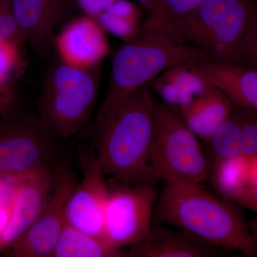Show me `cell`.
<instances>
[{"label": "cell", "mask_w": 257, "mask_h": 257, "mask_svg": "<svg viewBox=\"0 0 257 257\" xmlns=\"http://www.w3.org/2000/svg\"><path fill=\"white\" fill-rule=\"evenodd\" d=\"M248 170L249 157L240 155L216 162L209 177L222 197L234 202L240 193L249 186Z\"/></svg>", "instance_id": "cell-19"}, {"label": "cell", "mask_w": 257, "mask_h": 257, "mask_svg": "<svg viewBox=\"0 0 257 257\" xmlns=\"http://www.w3.org/2000/svg\"><path fill=\"white\" fill-rule=\"evenodd\" d=\"M107 34L118 37L124 43L133 41L141 30L140 18H130L104 11L96 18Z\"/></svg>", "instance_id": "cell-21"}, {"label": "cell", "mask_w": 257, "mask_h": 257, "mask_svg": "<svg viewBox=\"0 0 257 257\" xmlns=\"http://www.w3.org/2000/svg\"><path fill=\"white\" fill-rule=\"evenodd\" d=\"M240 64L257 69V13L245 40Z\"/></svg>", "instance_id": "cell-27"}, {"label": "cell", "mask_w": 257, "mask_h": 257, "mask_svg": "<svg viewBox=\"0 0 257 257\" xmlns=\"http://www.w3.org/2000/svg\"><path fill=\"white\" fill-rule=\"evenodd\" d=\"M116 1H117V0H101L104 7H105L106 10Z\"/></svg>", "instance_id": "cell-34"}, {"label": "cell", "mask_w": 257, "mask_h": 257, "mask_svg": "<svg viewBox=\"0 0 257 257\" xmlns=\"http://www.w3.org/2000/svg\"><path fill=\"white\" fill-rule=\"evenodd\" d=\"M195 66L204 79L222 91L234 105L257 111V69L209 60L196 62Z\"/></svg>", "instance_id": "cell-15"}, {"label": "cell", "mask_w": 257, "mask_h": 257, "mask_svg": "<svg viewBox=\"0 0 257 257\" xmlns=\"http://www.w3.org/2000/svg\"><path fill=\"white\" fill-rule=\"evenodd\" d=\"M248 183L249 186L257 185V154L253 156L249 157Z\"/></svg>", "instance_id": "cell-31"}, {"label": "cell", "mask_w": 257, "mask_h": 257, "mask_svg": "<svg viewBox=\"0 0 257 257\" xmlns=\"http://www.w3.org/2000/svg\"><path fill=\"white\" fill-rule=\"evenodd\" d=\"M77 184L69 171L57 175L48 202L36 221L2 253L10 257L52 256L65 223L66 204Z\"/></svg>", "instance_id": "cell-10"}, {"label": "cell", "mask_w": 257, "mask_h": 257, "mask_svg": "<svg viewBox=\"0 0 257 257\" xmlns=\"http://www.w3.org/2000/svg\"><path fill=\"white\" fill-rule=\"evenodd\" d=\"M96 70L77 68L60 61L47 70L37 114L54 139L68 140L92 121L99 89Z\"/></svg>", "instance_id": "cell-5"}, {"label": "cell", "mask_w": 257, "mask_h": 257, "mask_svg": "<svg viewBox=\"0 0 257 257\" xmlns=\"http://www.w3.org/2000/svg\"><path fill=\"white\" fill-rule=\"evenodd\" d=\"M207 143L214 164L218 161L243 155L241 122L237 106H234L229 118L217 128Z\"/></svg>", "instance_id": "cell-20"}, {"label": "cell", "mask_w": 257, "mask_h": 257, "mask_svg": "<svg viewBox=\"0 0 257 257\" xmlns=\"http://www.w3.org/2000/svg\"><path fill=\"white\" fill-rule=\"evenodd\" d=\"M121 248L104 238L84 232L64 223L52 257H121Z\"/></svg>", "instance_id": "cell-18"}, {"label": "cell", "mask_w": 257, "mask_h": 257, "mask_svg": "<svg viewBox=\"0 0 257 257\" xmlns=\"http://www.w3.org/2000/svg\"><path fill=\"white\" fill-rule=\"evenodd\" d=\"M151 13H156L159 6V0H135Z\"/></svg>", "instance_id": "cell-32"}, {"label": "cell", "mask_w": 257, "mask_h": 257, "mask_svg": "<svg viewBox=\"0 0 257 257\" xmlns=\"http://www.w3.org/2000/svg\"><path fill=\"white\" fill-rule=\"evenodd\" d=\"M241 122L242 155L251 157L257 154V111L238 106Z\"/></svg>", "instance_id": "cell-24"}, {"label": "cell", "mask_w": 257, "mask_h": 257, "mask_svg": "<svg viewBox=\"0 0 257 257\" xmlns=\"http://www.w3.org/2000/svg\"><path fill=\"white\" fill-rule=\"evenodd\" d=\"M257 0H203L170 23L174 32L209 61L240 64Z\"/></svg>", "instance_id": "cell-4"}, {"label": "cell", "mask_w": 257, "mask_h": 257, "mask_svg": "<svg viewBox=\"0 0 257 257\" xmlns=\"http://www.w3.org/2000/svg\"><path fill=\"white\" fill-rule=\"evenodd\" d=\"M199 140L179 113L155 101L150 163L159 180L201 185L209 178L211 165Z\"/></svg>", "instance_id": "cell-6"}, {"label": "cell", "mask_w": 257, "mask_h": 257, "mask_svg": "<svg viewBox=\"0 0 257 257\" xmlns=\"http://www.w3.org/2000/svg\"><path fill=\"white\" fill-rule=\"evenodd\" d=\"M195 62L172 66L150 82L152 92L173 110L187 105L210 85L198 72Z\"/></svg>", "instance_id": "cell-17"}, {"label": "cell", "mask_w": 257, "mask_h": 257, "mask_svg": "<svg viewBox=\"0 0 257 257\" xmlns=\"http://www.w3.org/2000/svg\"><path fill=\"white\" fill-rule=\"evenodd\" d=\"M234 106L222 91L210 84L177 112L199 139L208 143L217 128L229 118Z\"/></svg>", "instance_id": "cell-16"}, {"label": "cell", "mask_w": 257, "mask_h": 257, "mask_svg": "<svg viewBox=\"0 0 257 257\" xmlns=\"http://www.w3.org/2000/svg\"><path fill=\"white\" fill-rule=\"evenodd\" d=\"M108 185L104 239L116 247H130L151 229L159 192L155 184H133L113 178Z\"/></svg>", "instance_id": "cell-7"}, {"label": "cell", "mask_w": 257, "mask_h": 257, "mask_svg": "<svg viewBox=\"0 0 257 257\" xmlns=\"http://www.w3.org/2000/svg\"><path fill=\"white\" fill-rule=\"evenodd\" d=\"M10 3L24 42L42 57L53 44L56 29L76 5L75 0H10Z\"/></svg>", "instance_id": "cell-13"}, {"label": "cell", "mask_w": 257, "mask_h": 257, "mask_svg": "<svg viewBox=\"0 0 257 257\" xmlns=\"http://www.w3.org/2000/svg\"><path fill=\"white\" fill-rule=\"evenodd\" d=\"M20 42L13 40L0 41V81L12 82L14 74L21 64Z\"/></svg>", "instance_id": "cell-23"}, {"label": "cell", "mask_w": 257, "mask_h": 257, "mask_svg": "<svg viewBox=\"0 0 257 257\" xmlns=\"http://www.w3.org/2000/svg\"><path fill=\"white\" fill-rule=\"evenodd\" d=\"M248 229H249L250 231H251L253 239H254L257 243V215L254 219H253L252 220L248 223Z\"/></svg>", "instance_id": "cell-33"}, {"label": "cell", "mask_w": 257, "mask_h": 257, "mask_svg": "<svg viewBox=\"0 0 257 257\" xmlns=\"http://www.w3.org/2000/svg\"><path fill=\"white\" fill-rule=\"evenodd\" d=\"M3 40L24 42L13 15L10 0H0V41Z\"/></svg>", "instance_id": "cell-26"}, {"label": "cell", "mask_w": 257, "mask_h": 257, "mask_svg": "<svg viewBox=\"0 0 257 257\" xmlns=\"http://www.w3.org/2000/svg\"><path fill=\"white\" fill-rule=\"evenodd\" d=\"M57 177L48 162L17 177L9 221L0 237V252L36 221L48 202Z\"/></svg>", "instance_id": "cell-11"}, {"label": "cell", "mask_w": 257, "mask_h": 257, "mask_svg": "<svg viewBox=\"0 0 257 257\" xmlns=\"http://www.w3.org/2000/svg\"><path fill=\"white\" fill-rule=\"evenodd\" d=\"M153 224L170 225L216 247L257 256V243L239 211L202 185L165 183Z\"/></svg>", "instance_id": "cell-2"}, {"label": "cell", "mask_w": 257, "mask_h": 257, "mask_svg": "<svg viewBox=\"0 0 257 257\" xmlns=\"http://www.w3.org/2000/svg\"><path fill=\"white\" fill-rule=\"evenodd\" d=\"M234 202L238 203L257 214V185L248 186L243 189L234 199Z\"/></svg>", "instance_id": "cell-29"}, {"label": "cell", "mask_w": 257, "mask_h": 257, "mask_svg": "<svg viewBox=\"0 0 257 257\" xmlns=\"http://www.w3.org/2000/svg\"><path fill=\"white\" fill-rule=\"evenodd\" d=\"M53 44L60 62L77 68H98L110 51L105 30L84 15L66 24Z\"/></svg>", "instance_id": "cell-12"}, {"label": "cell", "mask_w": 257, "mask_h": 257, "mask_svg": "<svg viewBox=\"0 0 257 257\" xmlns=\"http://www.w3.org/2000/svg\"><path fill=\"white\" fill-rule=\"evenodd\" d=\"M53 140L36 113L18 108L0 118V176L19 177L48 163Z\"/></svg>", "instance_id": "cell-8"}, {"label": "cell", "mask_w": 257, "mask_h": 257, "mask_svg": "<svg viewBox=\"0 0 257 257\" xmlns=\"http://www.w3.org/2000/svg\"><path fill=\"white\" fill-rule=\"evenodd\" d=\"M17 177L0 176V237L9 221Z\"/></svg>", "instance_id": "cell-25"}, {"label": "cell", "mask_w": 257, "mask_h": 257, "mask_svg": "<svg viewBox=\"0 0 257 257\" xmlns=\"http://www.w3.org/2000/svg\"><path fill=\"white\" fill-rule=\"evenodd\" d=\"M219 248L182 230L172 231L153 224L143 239L130 246L125 256L214 257L220 254Z\"/></svg>", "instance_id": "cell-14"}, {"label": "cell", "mask_w": 257, "mask_h": 257, "mask_svg": "<svg viewBox=\"0 0 257 257\" xmlns=\"http://www.w3.org/2000/svg\"><path fill=\"white\" fill-rule=\"evenodd\" d=\"M82 178L71 193L65 206V221L94 236L104 237V214L109 185L94 147L79 149Z\"/></svg>", "instance_id": "cell-9"}, {"label": "cell", "mask_w": 257, "mask_h": 257, "mask_svg": "<svg viewBox=\"0 0 257 257\" xmlns=\"http://www.w3.org/2000/svg\"><path fill=\"white\" fill-rule=\"evenodd\" d=\"M152 93L150 83L135 91L93 134L105 175L133 184L159 180L150 163L155 102Z\"/></svg>", "instance_id": "cell-3"}, {"label": "cell", "mask_w": 257, "mask_h": 257, "mask_svg": "<svg viewBox=\"0 0 257 257\" xmlns=\"http://www.w3.org/2000/svg\"><path fill=\"white\" fill-rule=\"evenodd\" d=\"M18 108V96L13 83L0 81V118L8 116Z\"/></svg>", "instance_id": "cell-28"}, {"label": "cell", "mask_w": 257, "mask_h": 257, "mask_svg": "<svg viewBox=\"0 0 257 257\" xmlns=\"http://www.w3.org/2000/svg\"><path fill=\"white\" fill-rule=\"evenodd\" d=\"M76 5L84 15L96 18L106 8L101 0H75Z\"/></svg>", "instance_id": "cell-30"}, {"label": "cell", "mask_w": 257, "mask_h": 257, "mask_svg": "<svg viewBox=\"0 0 257 257\" xmlns=\"http://www.w3.org/2000/svg\"><path fill=\"white\" fill-rule=\"evenodd\" d=\"M209 60L201 51L174 32L170 25L145 21L138 36L116 51L105 97L86 131L90 136L116 107L166 69L186 62Z\"/></svg>", "instance_id": "cell-1"}, {"label": "cell", "mask_w": 257, "mask_h": 257, "mask_svg": "<svg viewBox=\"0 0 257 257\" xmlns=\"http://www.w3.org/2000/svg\"><path fill=\"white\" fill-rule=\"evenodd\" d=\"M203 0H159L156 13H151L147 20L159 25H169L194 10Z\"/></svg>", "instance_id": "cell-22"}]
</instances>
